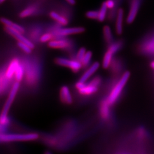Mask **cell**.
<instances>
[{"label":"cell","mask_w":154,"mask_h":154,"mask_svg":"<svg viewBox=\"0 0 154 154\" xmlns=\"http://www.w3.org/2000/svg\"><path fill=\"white\" fill-rule=\"evenodd\" d=\"M20 83L18 82H16L13 85L8 97L2 110L0 118V130L1 134L6 133L8 127L10 123V120L8 116V112L11 107V105L16 98L18 91L20 88Z\"/></svg>","instance_id":"6da1fadb"},{"label":"cell","mask_w":154,"mask_h":154,"mask_svg":"<svg viewBox=\"0 0 154 154\" xmlns=\"http://www.w3.org/2000/svg\"><path fill=\"white\" fill-rule=\"evenodd\" d=\"M130 75L131 74L130 72L126 71L125 72L122 74L118 82L116 83L114 88H112L108 97L106 98L111 106L114 105L117 101V100L119 99L123 90V88H125L127 83L129 80Z\"/></svg>","instance_id":"7a4b0ae2"},{"label":"cell","mask_w":154,"mask_h":154,"mask_svg":"<svg viewBox=\"0 0 154 154\" xmlns=\"http://www.w3.org/2000/svg\"><path fill=\"white\" fill-rule=\"evenodd\" d=\"M37 133L26 134H1L0 140L2 143H8L17 141H32L38 138Z\"/></svg>","instance_id":"3957f363"},{"label":"cell","mask_w":154,"mask_h":154,"mask_svg":"<svg viewBox=\"0 0 154 154\" xmlns=\"http://www.w3.org/2000/svg\"><path fill=\"white\" fill-rule=\"evenodd\" d=\"M85 32V29L83 27H69V28H60L53 29L51 32L54 39L66 38V37L81 34Z\"/></svg>","instance_id":"277c9868"},{"label":"cell","mask_w":154,"mask_h":154,"mask_svg":"<svg viewBox=\"0 0 154 154\" xmlns=\"http://www.w3.org/2000/svg\"><path fill=\"white\" fill-rule=\"evenodd\" d=\"M55 63L58 66H63L69 68L72 72H78L81 70L83 66L80 61L75 60H70L62 57L55 58Z\"/></svg>","instance_id":"5b68a950"},{"label":"cell","mask_w":154,"mask_h":154,"mask_svg":"<svg viewBox=\"0 0 154 154\" xmlns=\"http://www.w3.org/2000/svg\"><path fill=\"white\" fill-rule=\"evenodd\" d=\"M4 30L8 34H9V35H11L13 37H14V38L16 39L18 42H23V43L28 45L33 49L34 48L35 46L33 44V42H32L30 39H29L28 38L25 37L23 35V33L19 32L13 29L8 28L6 26L4 27Z\"/></svg>","instance_id":"8992f818"},{"label":"cell","mask_w":154,"mask_h":154,"mask_svg":"<svg viewBox=\"0 0 154 154\" xmlns=\"http://www.w3.org/2000/svg\"><path fill=\"white\" fill-rule=\"evenodd\" d=\"M48 46L55 49H68L71 46L70 42L65 38L53 39L48 43Z\"/></svg>","instance_id":"52a82bcc"},{"label":"cell","mask_w":154,"mask_h":154,"mask_svg":"<svg viewBox=\"0 0 154 154\" xmlns=\"http://www.w3.org/2000/svg\"><path fill=\"white\" fill-rule=\"evenodd\" d=\"M20 63L21 62L18 58H14L9 62V65L6 67L4 72L6 77L8 79L11 81L13 78V77H14L15 72Z\"/></svg>","instance_id":"ba28073f"},{"label":"cell","mask_w":154,"mask_h":154,"mask_svg":"<svg viewBox=\"0 0 154 154\" xmlns=\"http://www.w3.org/2000/svg\"><path fill=\"white\" fill-rule=\"evenodd\" d=\"M140 4V0H132L130 11L127 17L126 22L128 24H131L134 21L139 11Z\"/></svg>","instance_id":"9c48e42d"},{"label":"cell","mask_w":154,"mask_h":154,"mask_svg":"<svg viewBox=\"0 0 154 154\" xmlns=\"http://www.w3.org/2000/svg\"><path fill=\"white\" fill-rule=\"evenodd\" d=\"M100 63L98 62H95L88 67L87 70L84 72L82 75L79 81L84 82H86L88 79L97 72L100 67Z\"/></svg>","instance_id":"30bf717a"},{"label":"cell","mask_w":154,"mask_h":154,"mask_svg":"<svg viewBox=\"0 0 154 154\" xmlns=\"http://www.w3.org/2000/svg\"><path fill=\"white\" fill-rule=\"evenodd\" d=\"M60 97L61 102L66 105H71L72 103L73 99L72 97V94L70 91L69 88L66 86H63L60 89Z\"/></svg>","instance_id":"8fae6325"},{"label":"cell","mask_w":154,"mask_h":154,"mask_svg":"<svg viewBox=\"0 0 154 154\" xmlns=\"http://www.w3.org/2000/svg\"><path fill=\"white\" fill-rule=\"evenodd\" d=\"M124 11L120 8L118 10L116 14V32L117 35H120L123 33V21Z\"/></svg>","instance_id":"7c38bea8"},{"label":"cell","mask_w":154,"mask_h":154,"mask_svg":"<svg viewBox=\"0 0 154 154\" xmlns=\"http://www.w3.org/2000/svg\"><path fill=\"white\" fill-rule=\"evenodd\" d=\"M98 90V87L94 86L88 83H86L82 88L78 90V93L83 96H90L96 93Z\"/></svg>","instance_id":"4fadbf2b"},{"label":"cell","mask_w":154,"mask_h":154,"mask_svg":"<svg viewBox=\"0 0 154 154\" xmlns=\"http://www.w3.org/2000/svg\"><path fill=\"white\" fill-rule=\"evenodd\" d=\"M1 22L5 26L11 28L23 34L25 33V29L24 28H23L22 26L17 24L15 22L11 21L10 20L6 18L5 17H2L1 18Z\"/></svg>","instance_id":"5bb4252c"},{"label":"cell","mask_w":154,"mask_h":154,"mask_svg":"<svg viewBox=\"0 0 154 154\" xmlns=\"http://www.w3.org/2000/svg\"><path fill=\"white\" fill-rule=\"evenodd\" d=\"M110 106L107 99L103 100L100 106V114L103 119H107L110 116Z\"/></svg>","instance_id":"9a60e30c"},{"label":"cell","mask_w":154,"mask_h":154,"mask_svg":"<svg viewBox=\"0 0 154 154\" xmlns=\"http://www.w3.org/2000/svg\"><path fill=\"white\" fill-rule=\"evenodd\" d=\"M49 16L52 19H53L61 26H65L69 23V21L66 17L61 16V14H58L56 11H51L49 13Z\"/></svg>","instance_id":"2e32d148"},{"label":"cell","mask_w":154,"mask_h":154,"mask_svg":"<svg viewBox=\"0 0 154 154\" xmlns=\"http://www.w3.org/2000/svg\"><path fill=\"white\" fill-rule=\"evenodd\" d=\"M113 55L114 54L112 52L107 50L102 61V67L104 69H108L110 67L113 60Z\"/></svg>","instance_id":"e0dca14e"},{"label":"cell","mask_w":154,"mask_h":154,"mask_svg":"<svg viewBox=\"0 0 154 154\" xmlns=\"http://www.w3.org/2000/svg\"><path fill=\"white\" fill-rule=\"evenodd\" d=\"M103 35L106 42L110 45L114 42L112 33L109 25H105L103 28Z\"/></svg>","instance_id":"ac0fdd59"},{"label":"cell","mask_w":154,"mask_h":154,"mask_svg":"<svg viewBox=\"0 0 154 154\" xmlns=\"http://www.w3.org/2000/svg\"><path fill=\"white\" fill-rule=\"evenodd\" d=\"M0 88H1V94L2 95L4 92H5L9 86V83H10V80L8 79L6 77L5 72L2 69L1 72V78H0Z\"/></svg>","instance_id":"d6986e66"},{"label":"cell","mask_w":154,"mask_h":154,"mask_svg":"<svg viewBox=\"0 0 154 154\" xmlns=\"http://www.w3.org/2000/svg\"><path fill=\"white\" fill-rule=\"evenodd\" d=\"M25 75V67L23 63L21 62L20 65L18 67L16 72L14 74V78L16 82H20L23 79V78Z\"/></svg>","instance_id":"ffe728a7"},{"label":"cell","mask_w":154,"mask_h":154,"mask_svg":"<svg viewBox=\"0 0 154 154\" xmlns=\"http://www.w3.org/2000/svg\"><path fill=\"white\" fill-rule=\"evenodd\" d=\"M123 46V42L122 41H118L116 42H113L111 44L109 45L107 50L112 52L114 54L116 53L119 50L121 49Z\"/></svg>","instance_id":"44dd1931"},{"label":"cell","mask_w":154,"mask_h":154,"mask_svg":"<svg viewBox=\"0 0 154 154\" xmlns=\"http://www.w3.org/2000/svg\"><path fill=\"white\" fill-rule=\"evenodd\" d=\"M107 9L108 8L105 4V2H103L101 5V8L99 11V16L98 18V21L99 22H102L105 21L107 16Z\"/></svg>","instance_id":"7402d4cb"},{"label":"cell","mask_w":154,"mask_h":154,"mask_svg":"<svg viewBox=\"0 0 154 154\" xmlns=\"http://www.w3.org/2000/svg\"><path fill=\"white\" fill-rule=\"evenodd\" d=\"M36 11V8L34 6H30L28 7L27 8L23 10L20 13V17L21 18H26L28 17L32 16L33 14L35 13Z\"/></svg>","instance_id":"603a6c76"},{"label":"cell","mask_w":154,"mask_h":154,"mask_svg":"<svg viewBox=\"0 0 154 154\" xmlns=\"http://www.w3.org/2000/svg\"><path fill=\"white\" fill-rule=\"evenodd\" d=\"M53 39H54V36L53 34L50 32H47L41 35L39 38V41L41 43H48Z\"/></svg>","instance_id":"cb8c5ba5"},{"label":"cell","mask_w":154,"mask_h":154,"mask_svg":"<svg viewBox=\"0 0 154 154\" xmlns=\"http://www.w3.org/2000/svg\"><path fill=\"white\" fill-rule=\"evenodd\" d=\"M93 56V53L91 51H87L82 61H81L83 67H86L90 64Z\"/></svg>","instance_id":"d4e9b609"},{"label":"cell","mask_w":154,"mask_h":154,"mask_svg":"<svg viewBox=\"0 0 154 154\" xmlns=\"http://www.w3.org/2000/svg\"><path fill=\"white\" fill-rule=\"evenodd\" d=\"M17 46L20 49L22 50L23 51H24L25 53L29 54H31L32 52L33 49L31 48L28 45L26 44L25 43L21 42H17Z\"/></svg>","instance_id":"484cf974"},{"label":"cell","mask_w":154,"mask_h":154,"mask_svg":"<svg viewBox=\"0 0 154 154\" xmlns=\"http://www.w3.org/2000/svg\"><path fill=\"white\" fill-rule=\"evenodd\" d=\"M86 17L91 20H97L99 16V11H88L85 14Z\"/></svg>","instance_id":"4316f807"},{"label":"cell","mask_w":154,"mask_h":154,"mask_svg":"<svg viewBox=\"0 0 154 154\" xmlns=\"http://www.w3.org/2000/svg\"><path fill=\"white\" fill-rule=\"evenodd\" d=\"M86 52H87V50L86 49V48H83V47L78 50L77 54H76V59L77 60L80 61L81 62V61H82L83 58H84Z\"/></svg>","instance_id":"83f0119b"},{"label":"cell","mask_w":154,"mask_h":154,"mask_svg":"<svg viewBox=\"0 0 154 154\" xmlns=\"http://www.w3.org/2000/svg\"><path fill=\"white\" fill-rule=\"evenodd\" d=\"M101 83V78L99 77H96L94 78L93 79H92L89 83L93 85L94 86L99 87L100 84Z\"/></svg>","instance_id":"f1b7e54d"},{"label":"cell","mask_w":154,"mask_h":154,"mask_svg":"<svg viewBox=\"0 0 154 154\" xmlns=\"http://www.w3.org/2000/svg\"><path fill=\"white\" fill-rule=\"evenodd\" d=\"M147 50L149 51V53H154V39H152L149 42L147 47Z\"/></svg>","instance_id":"f546056e"},{"label":"cell","mask_w":154,"mask_h":154,"mask_svg":"<svg viewBox=\"0 0 154 154\" xmlns=\"http://www.w3.org/2000/svg\"><path fill=\"white\" fill-rule=\"evenodd\" d=\"M105 2V4H106V5L107 6L108 9H112L116 6V3H115V1L114 0H106Z\"/></svg>","instance_id":"4dcf8cb0"},{"label":"cell","mask_w":154,"mask_h":154,"mask_svg":"<svg viewBox=\"0 0 154 154\" xmlns=\"http://www.w3.org/2000/svg\"><path fill=\"white\" fill-rule=\"evenodd\" d=\"M138 136L139 137L143 139L146 138V132L145 131V130L143 128H141L138 130Z\"/></svg>","instance_id":"1f68e13d"},{"label":"cell","mask_w":154,"mask_h":154,"mask_svg":"<svg viewBox=\"0 0 154 154\" xmlns=\"http://www.w3.org/2000/svg\"><path fill=\"white\" fill-rule=\"evenodd\" d=\"M66 2L71 5H74L76 4V1L75 0H66Z\"/></svg>","instance_id":"d6a6232c"},{"label":"cell","mask_w":154,"mask_h":154,"mask_svg":"<svg viewBox=\"0 0 154 154\" xmlns=\"http://www.w3.org/2000/svg\"><path fill=\"white\" fill-rule=\"evenodd\" d=\"M150 67H151L153 70H154V61L151 62V63H150Z\"/></svg>","instance_id":"836d02e7"},{"label":"cell","mask_w":154,"mask_h":154,"mask_svg":"<svg viewBox=\"0 0 154 154\" xmlns=\"http://www.w3.org/2000/svg\"><path fill=\"white\" fill-rule=\"evenodd\" d=\"M5 1V0H0V1H1V4H2V3H3Z\"/></svg>","instance_id":"e575fe53"},{"label":"cell","mask_w":154,"mask_h":154,"mask_svg":"<svg viewBox=\"0 0 154 154\" xmlns=\"http://www.w3.org/2000/svg\"><path fill=\"white\" fill-rule=\"evenodd\" d=\"M45 154H51V153L50 152H45Z\"/></svg>","instance_id":"d590c367"}]
</instances>
